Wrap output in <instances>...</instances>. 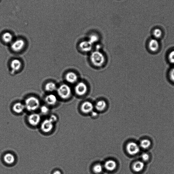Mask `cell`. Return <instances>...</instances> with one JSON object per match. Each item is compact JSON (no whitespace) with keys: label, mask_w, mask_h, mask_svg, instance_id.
I'll return each mask as SVG.
<instances>
[{"label":"cell","mask_w":174,"mask_h":174,"mask_svg":"<svg viewBox=\"0 0 174 174\" xmlns=\"http://www.w3.org/2000/svg\"><path fill=\"white\" fill-rule=\"evenodd\" d=\"M107 106V104L104 101H100L96 103V109L98 111H101L104 110Z\"/></svg>","instance_id":"cell-21"},{"label":"cell","mask_w":174,"mask_h":174,"mask_svg":"<svg viewBox=\"0 0 174 174\" xmlns=\"http://www.w3.org/2000/svg\"><path fill=\"white\" fill-rule=\"evenodd\" d=\"M148 46L150 51L155 52L159 49V44L158 39L155 38L151 39L149 42Z\"/></svg>","instance_id":"cell-12"},{"label":"cell","mask_w":174,"mask_h":174,"mask_svg":"<svg viewBox=\"0 0 174 174\" xmlns=\"http://www.w3.org/2000/svg\"><path fill=\"white\" fill-rule=\"evenodd\" d=\"M53 174H62V173L60 171L57 170L55 171V172H53Z\"/></svg>","instance_id":"cell-32"},{"label":"cell","mask_w":174,"mask_h":174,"mask_svg":"<svg viewBox=\"0 0 174 174\" xmlns=\"http://www.w3.org/2000/svg\"><path fill=\"white\" fill-rule=\"evenodd\" d=\"M152 143L149 139H144L142 140L140 142L141 147L144 149H146L151 146Z\"/></svg>","instance_id":"cell-23"},{"label":"cell","mask_w":174,"mask_h":174,"mask_svg":"<svg viewBox=\"0 0 174 174\" xmlns=\"http://www.w3.org/2000/svg\"><path fill=\"white\" fill-rule=\"evenodd\" d=\"M4 160L5 163L9 165L13 164L15 161V158L11 153L5 154L4 156Z\"/></svg>","instance_id":"cell-14"},{"label":"cell","mask_w":174,"mask_h":174,"mask_svg":"<svg viewBox=\"0 0 174 174\" xmlns=\"http://www.w3.org/2000/svg\"><path fill=\"white\" fill-rule=\"evenodd\" d=\"M169 77L171 80L174 82V67L170 70L169 72Z\"/></svg>","instance_id":"cell-29"},{"label":"cell","mask_w":174,"mask_h":174,"mask_svg":"<svg viewBox=\"0 0 174 174\" xmlns=\"http://www.w3.org/2000/svg\"><path fill=\"white\" fill-rule=\"evenodd\" d=\"M65 79L69 83H75L78 80V76L75 73L70 72L67 73L65 75Z\"/></svg>","instance_id":"cell-11"},{"label":"cell","mask_w":174,"mask_h":174,"mask_svg":"<svg viewBox=\"0 0 174 174\" xmlns=\"http://www.w3.org/2000/svg\"><path fill=\"white\" fill-rule=\"evenodd\" d=\"M90 59L91 63L95 67H100L105 62L104 55L99 50H95L91 54Z\"/></svg>","instance_id":"cell-1"},{"label":"cell","mask_w":174,"mask_h":174,"mask_svg":"<svg viewBox=\"0 0 174 174\" xmlns=\"http://www.w3.org/2000/svg\"><path fill=\"white\" fill-rule=\"evenodd\" d=\"M41 117L38 114H31L28 118L29 124L32 126H36L39 125L41 121Z\"/></svg>","instance_id":"cell-8"},{"label":"cell","mask_w":174,"mask_h":174,"mask_svg":"<svg viewBox=\"0 0 174 174\" xmlns=\"http://www.w3.org/2000/svg\"><path fill=\"white\" fill-rule=\"evenodd\" d=\"M46 90L49 92H53L57 90L56 84L53 82H49L46 84Z\"/></svg>","instance_id":"cell-20"},{"label":"cell","mask_w":174,"mask_h":174,"mask_svg":"<svg viewBox=\"0 0 174 174\" xmlns=\"http://www.w3.org/2000/svg\"><path fill=\"white\" fill-rule=\"evenodd\" d=\"M41 128V130L44 132L49 133L53 129V123L49 119H46L42 122Z\"/></svg>","instance_id":"cell-7"},{"label":"cell","mask_w":174,"mask_h":174,"mask_svg":"<svg viewBox=\"0 0 174 174\" xmlns=\"http://www.w3.org/2000/svg\"><path fill=\"white\" fill-rule=\"evenodd\" d=\"M3 41L5 43H9L12 41L13 36L12 34L9 32H5L3 34L2 36Z\"/></svg>","instance_id":"cell-19"},{"label":"cell","mask_w":174,"mask_h":174,"mask_svg":"<svg viewBox=\"0 0 174 174\" xmlns=\"http://www.w3.org/2000/svg\"><path fill=\"white\" fill-rule=\"evenodd\" d=\"M139 145L135 142H130L127 146V150L128 153L131 155H135L140 152Z\"/></svg>","instance_id":"cell-5"},{"label":"cell","mask_w":174,"mask_h":174,"mask_svg":"<svg viewBox=\"0 0 174 174\" xmlns=\"http://www.w3.org/2000/svg\"><path fill=\"white\" fill-rule=\"evenodd\" d=\"M22 63L19 60L15 59L13 60L11 63V67L13 71L17 72L19 71L22 67Z\"/></svg>","instance_id":"cell-15"},{"label":"cell","mask_w":174,"mask_h":174,"mask_svg":"<svg viewBox=\"0 0 174 174\" xmlns=\"http://www.w3.org/2000/svg\"><path fill=\"white\" fill-rule=\"evenodd\" d=\"M41 111L42 113L45 114L49 112V109L47 106L43 105L41 107Z\"/></svg>","instance_id":"cell-27"},{"label":"cell","mask_w":174,"mask_h":174,"mask_svg":"<svg viewBox=\"0 0 174 174\" xmlns=\"http://www.w3.org/2000/svg\"><path fill=\"white\" fill-rule=\"evenodd\" d=\"M144 166L145 164L143 162L137 161L133 164V169L136 172H139L144 169Z\"/></svg>","instance_id":"cell-17"},{"label":"cell","mask_w":174,"mask_h":174,"mask_svg":"<svg viewBox=\"0 0 174 174\" xmlns=\"http://www.w3.org/2000/svg\"><path fill=\"white\" fill-rule=\"evenodd\" d=\"M93 44L89 41H82L79 44L80 49L83 52L87 53L90 52L92 49Z\"/></svg>","instance_id":"cell-9"},{"label":"cell","mask_w":174,"mask_h":174,"mask_svg":"<svg viewBox=\"0 0 174 174\" xmlns=\"http://www.w3.org/2000/svg\"><path fill=\"white\" fill-rule=\"evenodd\" d=\"M168 59L170 63L174 64V50L171 51L169 53Z\"/></svg>","instance_id":"cell-26"},{"label":"cell","mask_w":174,"mask_h":174,"mask_svg":"<svg viewBox=\"0 0 174 174\" xmlns=\"http://www.w3.org/2000/svg\"><path fill=\"white\" fill-rule=\"evenodd\" d=\"M116 163L115 161L113 160H109L105 162L104 167L107 170L112 171L115 169L116 167Z\"/></svg>","instance_id":"cell-18"},{"label":"cell","mask_w":174,"mask_h":174,"mask_svg":"<svg viewBox=\"0 0 174 174\" xmlns=\"http://www.w3.org/2000/svg\"><path fill=\"white\" fill-rule=\"evenodd\" d=\"M25 46V42L22 39L16 40L11 45V49L16 52H19L23 49Z\"/></svg>","instance_id":"cell-6"},{"label":"cell","mask_w":174,"mask_h":174,"mask_svg":"<svg viewBox=\"0 0 174 174\" xmlns=\"http://www.w3.org/2000/svg\"><path fill=\"white\" fill-rule=\"evenodd\" d=\"M93 170L94 172L96 173H101L102 171L103 167L101 164H98L94 167Z\"/></svg>","instance_id":"cell-24"},{"label":"cell","mask_w":174,"mask_h":174,"mask_svg":"<svg viewBox=\"0 0 174 174\" xmlns=\"http://www.w3.org/2000/svg\"><path fill=\"white\" fill-rule=\"evenodd\" d=\"M99 37L97 35H92L90 36L88 41L93 44L97 42L99 40Z\"/></svg>","instance_id":"cell-25"},{"label":"cell","mask_w":174,"mask_h":174,"mask_svg":"<svg viewBox=\"0 0 174 174\" xmlns=\"http://www.w3.org/2000/svg\"><path fill=\"white\" fill-rule=\"evenodd\" d=\"M87 84L83 82L78 83L75 88V92L76 94L79 96L85 95L87 92Z\"/></svg>","instance_id":"cell-4"},{"label":"cell","mask_w":174,"mask_h":174,"mask_svg":"<svg viewBox=\"0 0 174 174\" xmlns=\"http://www.w3.org/2000/svg\"><path fill=\"white\" fill-rule=\"evenodd\" d=\"M25 105L28 111H35L39 108L40 102L39 99L36 97H30L26 100Z\"/></svg>","instance_id":"cell-2"},{"label":"cell","mask_w":174,"mask_h":174,"mask_svg":"<svg viewBox=\"0 0 174 174\" xmlns=\"http://www.w3.org/2000/svg\"><path fill=\"white\" fill-rule=\"evenodd\" d=\"M49 119L53 123L54 122H56L57 121L58 118L56 115H52L50 116Z\"/></svg>","instance_id":"cell-30"},{"label":"cell","mask_w":174,"mask_h":174,"mask_svg":"<svg viewBox=\"0 0 174 174\" xmlns=\"http://www.w3.org/2000/svg\"><path fill=\"white\" fill-rule=\"evenodd\" d=\"M58 95L61 98L67 99L70 97L72 95V90L69 85L63 84L56 90Z\"/></svg>","instance_id":"cell-3"},{"label":"cell","mask_w":174,"mask_h":174,"mask_svg":"<svg viewBox=\"0 0 174 174\" xmlns=\"http://www.w3.org/2000/svg\"><path fill=\"white\" fill-rule=\"evenodd\" d=\"M91 113H92V116L94 117H95L96 116H97L98 115V114L96 112H94V111H92V112H91Z\"/></svg>","instance_id":"cell-31"},{"label":"cell","mask_w":174,"mask_h":174,"mask_svg":"<svg viewBox=\"0 0 174 174\" xmlns=\"http://www.w3.org/2000/svg\"><path fill=\"white\" fill-rule=\"evenodd\" d=\"M142 160L145 162H147L149 159V156L148 153H144L142 154Z\"/></svg>","instance_id":"cell-28"},{"label":"cell","mask_w":174,"mask_h":174,"mask_svg":"<svg viewBox=\"0 0 174 174\" xmlns=\"http://www.w3.org/2000/svg\"><path fill=\"white\" fill-rule=\"evenodd\" d=\"M25 105L21 102H17L14 104L13 106V110L16 113H22L25 109Z\"/></svg>","instance_id":"cell-16"},{"label":"cell","mask_w":174,"mask_h":174,"mask_svg":"<svg viewBox=\"0 0 174 174\" xmlns=\"http://www.w3.org/2000/svg\"><path fill=\"white\" fill-rule=\"evenodd\" d=\"M94 108V105L92 103L88 101H85L81 105V110L84 113H88L92 112Z\"/></svg>","instance_id":"cell-10"},{"label":"cell","mask_w":174,"mask_h":174,"mask_svg":"<svg viewBox=\"0 0 174 174\" xmlns=\"http://www.w3.org/2000/svg\"><path fill=\"white\" fill-rule=\"evenodd\" d=\"M45 101L48 105H53L56 104L58 99L56 95L53 94H50L46 97Z\"/></svg>","instance_id":"cell-13"},{"label":"cell","mask_w":174,"mask_h":174,"mask_svg":"<svg viewBox=\"0 0 174 174\" xmlns=\"http://www.w3.org/2000/svg\"><path fill=\"white\" fill-rule=\"evenodd\" d=\"M152 34L154 38L158 40L162 38V30L159 28H155L153 30Z\"/></svg>","instance_id":"cell-22"}]
</instances>
